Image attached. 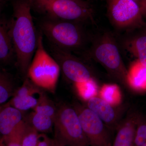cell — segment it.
Wrapping results in <instances>:
<instances>
[{"label": "cell", "mask_w": 146, "mask_h": 146, "mask_svg": "<svg viewBox=\"0 0 146 146\" xmlns=\"http://www.w3.org/2000/svg\"><path fill=\"white\" fill-rule=\"evenodd\" d=\"M127 83L135 91H146V65L137 60L133 62L127 70Z\"/></svg>", "instance_id": "15"}, {"label": "cell", "mask_w": 146, "mask_h": 146, "mask_svg": "<svg viewBox=\"0 0 146 146\" xmlns=\"http://www.w3.org/2000/svg\"><path fill=\"white\" fill-rule=\"evenodd\" d=\"M146 143V122L138 121L136 126L134 146H142Z\"/></svg>", "instance_id": "24"}, {"label": "cell", "mask_w": 146, "mask_h": 146, "mask_svg": "<svg viewBox=\"0 0 146 146\" xmlns=\"http://www.w3.org/2000/svg\"><path fill=\"white\" fill-rule=\"evenodd\" d=\"M52 141V139L48 137L46 133H39L37 146H50Z\"/></svg>", "instance_id": "25"}, {"label": "cell", "mask_w": 146, "mask_h": 146, "mask_svg": "<svg viewBox=\"0 0 146 146\" xmlns=\"http://www.w3.org/2000/svg\"><path fill=\"white\" fill-rule=\"evenodd\" d=\"M44 94L39 87L34 88L27 84H23L15 91L10 101L7 103L25 112L34 109Z\"/></svg>", "instance_id": "11"}, {"label": "cell", "mask_w": 146, "mask_h": 146, "mask_svg": "<svg viewBox=\"0 0 146 146\" xmlns=\"http://www.w3.org/2000/svg\"><path fill=\"white\" fill-rule=\"evenodd\" d=\"M16 59L8 21L0 16V64L9 65Z\"/></svg>", "instance_id": "14"}, {"label": "cell", "mask_w": 146, "mask_h": 146, "mask_svg": "<svg viewBox=\"0 0 146 146\" xmlns=\"http://www.w3.org/2000/svg\"><path fill=\"white\" fill-rule=\"evenodd\" d=\"M138 4L143 11L145 18H146V0H133Z\"/></svg>", "instance_id": "26"}, {"label": "cell", "mask_w": 146, "mask_h": 146, "mask_svg": "<svg viewBox=\"0 0 146 146\" xmlns=\"http://www.w3.org/2000/svg\"><path fill=\"white\" fill-rule=\"evenodd\" d=\"M74 108L77 112L89 146H112V130L102 120L87 107L76 104Z\"/></svg>", "instance_id": "7"}, {"label": "cell", "mask_w": 146, "mask_h": 146, "mask_svg": "<svg viewBox=\"0 0 146 146\" xmlns=\"http://www.w3.org/2000/svg\"><path fill=\"white\" fill-rule=\"evenodd\" d=\"M25 119L39 133L49 132L54 127V119L34 111L25 117Z\"/></svg>", "instance_id": "16"}, {"label": "cell", "mask_w": 146, "mask_h": 146, "mask_svg": "<svg viewBox=\"0 0 146 146\" xmlns=\"http://www.w3.org/2000/svg\"><path fill=\"white\" fill-rule=\"evenodd\" d=\"M58 146H60L58 145Z\"/></svg>", "instance_id": "32"}, {"label": "cell", "mask_w": 146, "mask_h": 146, "mask_svg": "<svg viewBox=\"0 0 146 146\" xmlns=\"http://www.w3.org/2000/svg\"><path fill=\"white\" fill-rule=\"evenodd\" d=\"M22 138V146H37L39 133L26 120Z\"/></svg>", "instance_id": "22"}, {"label": "cell", "mask_w": 146, "mask_h": 146, "mask_svg": "<svg viewBox=\"0 0 146 146\" xmlns=\"http://www.w3.org/2000/svg\"><path fill=\"white\" fill-rule=\"evenodd\" d=\"M57 109L52 101L44 94L40 98L38 104L33 109V111L47 115L54 119Z\"/></svg>", "instance_id": "21"}, {"label": "cell", "mask_w": 146, "mask_h": 146, "mask_svg": "<svg viewBox=\"0 0 146 146\" xmlns=\"http://www.w3.org/2000/svg\"><path fill=\"white\" fill-rule=\"evenodd\" d=\"M26 121L16 130L2 139L7 146H22V138L25 125Z\"/></svg>", "instance_id": "23"}, {"label": "cell", "mask_w": 146, "mask_h": 146, "mask_svg": "<svg viewBox=\"0 0 146 146\" xmlns=\"http://www.w3.org/2000/svg\"><path fill=\"white\" fill-rule=\"evenodd\" d=\"M79 22L45 18L39 23L41 31L49 43L62 49L70 52L81 48L85 36Z\"/></svg>", "instance_id": "2"}, {"label": "cell", "mask_w": 146, "mask_h": 146, "mask_svg": "<svg viewBox=\"0 0 146 146\" xmlns=\"http://www.w3.org/2000/svg\"><path fill=\"white\" fill-rule=\"evenodd\" d=\"M54 140L60 146H89L74 108L63 105L54 119Z\"/></svg>", "instance_id": "4"}, {"label": "cell", "mask_w": 146, "mask_h": 146, "mask_svg": "<svg viewBox=\"0 0 146 146\" xmlns=\"http://www.w3.org/2000/svg\"><path fill=\"white\" fill-rule=\"evenodd\" d=\"M32 9L45 18L81 22L92 19L91 7L82 5L74 0H31Z\"/></svg>", "instance_id": "5"}, {"label": "cell", "mask_w": 146, "mask_h": 146, "mask_svg": "<svg viewBox=\"0 0 146 146\" xmlns=\"http://www.w3.org/2000/svg\"><path fill=\"white\" fill-rule=\"evenodd\" d=\"M129 49L137 60L146 65V33L139 35L131 40Z\"/></svg>", "instance_id": "19"}, {"label": "cell", "mask_w": 146, "mask_h": 146, "mask_svg": "<svg viewBox=\"0 0 146 146\" xmlns=\"http://www.w3.org/2000/svg\"><path fill=\"white\" fill-rule=\"evenodd\" d=\"M74 1H75L79 3L82 5L84 6L89 7H91L89 3L86 1H84V0H74Z\"/></svg>", "instance_id": "27"}, {"label": "cell", "mask_w": 146, "mask_h": 146, "mask_svg": "<svg viewBox=\"0 0 146 146\" xmlns=\"http://www.w3.org/2000/svg\"><path fill=\"white\" fill-rule=\"evenodd\" d=\"M106 2L108 17L117 27L130 29L143 24V13L133 0H106Z\"/></svg>", "instance_id": "8"}, {"label": "cell", "mask_w": 146, "mask_h": 146, "mask_svg": "<svg viewBox=\"0 0 146 146\" xmlns=\"http://www.w3.org/2000/svg\"><path fill=\"white\" fill-rule=\"evenodd\" d=\"M139 119L132 114L119 125L112 146H134L135 132Z\"/></svg>", "instance_id": "13"}, {"label": "cell", "mask_w": 146, "mask_h": 146, "mask_svg": "<svg viewBox=\"0 0 146 146\" xmlns=\"http://www.w3.org/2000/svg\"><path fill=\"white\" fill-rule=\"evenodd\" d=\"M50 146H58V144L56 143L54 139H52V142Z\"/></svg>", "instance_id": "29"}, {"label": "cell", "mask_w": 146, "mask_h": 146, "mask_svg": "<svg viewBox=\"0 0 146 146\" xmlns=\"http://www.w3.org/2000/svg\"><path fill=\"white\" fill-rule=\"evenodd\" d=\"M7 0H0V14L2 10L4 5L5 4Z\"/></svg>", "instance_id": "28"}, {"label": "cell", "mask_w": 146, "mask_h": 146, "mask_svg": "<svg viewBox=\"0 0 146 146\" xmlns=\"http://www.w3.org/2000/svg\"><path fill=\"white\" fill-rule=\"evenodd\" d=\"M13 7V16L9 21V33L16 65L23 75H27L37 48L39 34L33 20L31 0H15Z\"/></svg>", "instance_id": "1"}, {"label": "cell", "mask_w": 146, "mask_h": 146, "mask_svg": "<svg viewBox=\"0 0 146 146\" xmlns=\"http://www.w3.org/2000/svg\"><path fill=\"white\" fill-rule=\"evenodd\" d=\"M15 93L12 78L0 68V106L5 104Z\"/></svg>", "instance_id": "18"}, {"label": "cell", "mask_w": 146, "mask_h": 146, "mask_svg": "<svg viewBox=\"0 0 146 146\" xmlns=\"http://www.w3.org/2000/svg\"><path fill=\"white\" fill-rule=\"evenodd\" d=\"M87 105V107L94 112L110 130L117 129L120 124L121 110L96 96L89 100Z\"/></svg>", "instance_id": "10"}, {"label": "cell", "mask_w": 146, "mask_h": 146, "mask_svg": "<svg viewBox=\"0 0 146 146\" xmlns=\"http://www.w3.org/2000/svg\"><path fill=\"white\" fill-rule=\"evenodd\" d=\"M92 54L111 74L120 81L127 83V70L117 46L110 35L104 34L100 37L92 49Z\"/></svg>", "instance_id": "6"}, {"label": "cell", "mask_w": 146, "mask_h": 146, "mask_svg": "<svg viewBox=\"0 0 146 146\" xmlns=\"http://www.w3.org/2000/svg\"><path fill=\"white\" fill-rule=\"evenodd\" d=\"M0 146H7L3 141L2 138L0 141Z\"/></svg>", "instance_id": "30"}, {"label": "cell", "mask_w": 146, "mask_h": 146, "mask_svg": "<svg viewBox=\"0 0 146 146\" xmlns=\"http://www.w3.org/2000/svg\"><path fill=\"white\" fill-rule=\"evenodd\" d=\"M24 113L7 103L0 106V134L2 137L10 135L25 122Z\"/></svg>", "instance_id": "12"}, {"label": "cell", "mask_w": 146, "mask_h": 146, "mask_svg": "<svg viewBox=\"0 0 146 146\" xmlns=\"http://www.w3.org/2000/svg\"><path fill=\"white\" fill-rule=\"evenodd\" d=\"M51 56L60 67L65 78L73 83L82 82L92 78L89 69L70 52L62 49L49 43Z\"/></svg>", "instance_id": "9"}, {"label": "cell", "mask_w": 146, "mask_h": 146, "mask_svg": "<svg viewBox=\"0 0 146 146\" xmlns=\"http://www.w3.org/2000/svg\"><path fill=\"white\" fill-rule=\"evenodd\" d=\"M74 84L78 96L84 100L88 101L92 98L96 96L98 93V86L93 78Z\"/></svg>", "instance_id": "20"}, {"label": "cell", "mask_w": 146, "mask_h": 146, "mask_svg": "<svg viewBox=\"0 0 146 146\" xmlns=\"http://www.w3.org/2000/svg\"><path fill=\"white\" fill-rule=\"evenodd\" d=\"M142 146H146V143L144 144V145H143Z\"/></svg>", "instance_id": "31"}, {"label": "cell", "mask_w": 146, "mask_h": 146, "mask_svg": "<svg viewBox=\"0 0 146 146\" xmlns=\"http://www.w3.org/2000/svg\"><path fill=\"white\" fill-rule=\"evenodd\" d=\"M99 94L100 98L112 106L117 107L121 103V93L117 84H104L100 90Z\"/></svg>", "instance_id": "17"}, {"label": "cell", "mask_w": 146, "mask_h": 146, "mask_svg": "<svg viewBox=\"0 0 146 146\" xmlns=\"http://www.w3.org/2000/svg\"><path fill=\"white\" fill-rule=\"evenodd\" d=\"M41 33L38 36L37 48L28 70V78L36 86L54 92L60 71V67L45 49Z\"/></svg>", "instance_id": "3"}]
</instances>
